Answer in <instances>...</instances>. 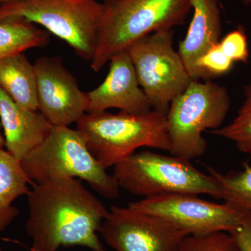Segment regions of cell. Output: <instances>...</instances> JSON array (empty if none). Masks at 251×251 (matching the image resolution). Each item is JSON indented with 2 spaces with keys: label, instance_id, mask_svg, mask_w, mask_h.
Wrapping results in <instances>:
<instances>
[{
  "label": "cell",
  "instance_id": "cell-1",
  "mask_svg": "<svg viewBox=\"0 0 251 251\" xmlns=\"http://www.w3.org/2000/svg\"><path fill=\"white\" fill-rule=\"evenodd\" d=\"M27 196L25 230L32 240L31 251L71 247L106 251L99 234L109 210L81 180L66 178L36 184Z\"/></svg>",
  "mask_w": 251,
  "mask_h": 251
},
{
  "label": "cell",
  "instance_id": "cell-2",
  "mask_svg": "<svg viewBox=\"0 0 251 251\" xmlns=\"http://www.w3.org/2000/svg\"><path fill=\"white\" fill-rule=\"evenodd\" d=\"M91 68L98 72L115 54L141 38L181 25L191 0H104Z\"/></svg>",
  "mask_w": 251,
  "mask_h": 251
},
{
  "label": "cell",
  "instance_id": "cell-3",
  "mask_svg": "<svg viewBox=\"0 0 251 251\" xmlns=\"http://www.w3.org/2000/svg\"><path fill=\"white\" fill-rule=\"evenodd\" d=\"M76 129L105 170L143 147L169 151L166 115L151 110L146 113H86Z\"/></svg>",
  "mask_w": 251,
  "mask_h": 251
},
{
  "label": "cell",
  "instance_id": "cell-4",
  "mask_svg": "<svg viewBox=\"0 0 251 251\" xmlns=\"http://www.w3.org/2000/svg\"><path fill=\"white\" fill-rule=\"evenodd\" d=\"M21 163L28 177L36 184L73 178L86 181L103 197H120L117 181L91 152L76 128L52 127L46 139Z\"/></svg>",
  "mask_w": 251,
  "mask_h": 251
},
{
  "label": "cell",
  "instance_id": "cell-5",
  "mask_svg": "<svg viewBox=\"0 0 251 251\" xmlns=\"http://www.w3.org/2000/svg\"><path fill=\"white\" fill-rule=\"evenodd\" d=\"M230 107L224 86L211 80H192L166 113L171 154L189 161L203 156L207 147L203 132L221 127Z\"/></svg>",
  "mask_w": 251,
  "mask_h": 251
},
{
  "label": "cell",
  "instance_id": "cell-6",
  "mask_svg": "<svg viewBox=\"0 0 251 251\" xmlns=\"http://www.w3.org/2000/svg\"><path fill=\"white\" fill-rule=\"evenodd\" d=\"M112 176L120 188L144 198L190 193L221 199L219 186L209 173L200 171L189 160L173 155L133 153L114 166Z\"/></svg>",
  "mask_w": 251,
  "mask_h": 251
},
{
  "label": "cell",
  "instance_id": "cell-7",
  "mask_svg": "<svg viewBox=\"0 0 251 251\" xmlns=\"http://www.w3.org/2000/svg\"><path fill=\"white\" fill-rule=\"evenodd\" d=\"M103 4L97 0H16L0 4V21L21 18L45 28L85 61L95 53Z\"/></svg>",
  "mask_w": 251,
  "mask_h": 251
},
{
  "label": "cell",
  "instance_id": "cell-8",
  "mask_svg": "<svg viewBox=\"0 0 251 251\" xmlns=\"http://www.w3.org/2000/svg\"><path fill=\"white\" fill-rule=\"evenodd\" d=\"M173 30L153 33L126 50L151 109L166 115L172 101L193 80L173 48Z\"/></svg>",
  "mask_w": 251,
  "mask_h": 251
},
{
  "label": "cell",
  "instance_id": "cell-9",
  "mask_svg": "<svg viewBox=\"0 0 251 251\" xmlns=\"http://www.w3.org/2000/svg\"><path fill=\"white\" fill-rule=\"evenodd\" d=\"M128 206L158 216L183 229L188 235L216 232L230 233L240 224L242 216V211L227 203L209 202L190 193L145 198L129 203Z\"/></svg>",
  "mask_w": 251,
  "mask_h": 251
},
{
  "label": "cell",
  "instance_id": "cell-10",
  "mask_svg": "<svg viewBox=\"0 0 251 251\" xmlns=\"http://www.w3.org/2000/svg\"><path fill=\"white\" fill-rule=\"evenodd\" d=\"M100 235L115 251H176L187 232L129 206H112Z\"/></svg>",
  "mask_w": 251,
  "mask_h": 251
},
{
  "label": "cell",
  "instance_id": "cell-11",
  "mask_svg": "<svg viewBox=\"0 0 251 251\" xmlns=\"http://www.w3.org/2000/svg\"><path fill=\"white\" fill-rule=\"evenodd\" d=\"M39 111L53 126H69L87 113V93L59 56H42L34 64Z\"/></svg>",
  "mask_w": 251,
  "mask_h": 251
},
{
  "label": "cell",
  "instance_id": "cell-12",
  "mask_svg": "<svg viewBox=\"0 0 251 251\" xmlns=\"http://www.w3.org/2000/svg\"><path fill=\"white\" fill-rule=\"evenodd\" d=\"M110 62L105 80L87 92V113H100L110 108L132 114L146 113L152 110L126 51L112 56Z\"/></svg>",
  "mask_w": 251,
  "mask_h": 251
},
{
  "label": "cell",
  "instance_id": "cell-13",
  "mask_svg": "<svg viewBox=\"0 0 251 251\" xmlns=\"http://www.w3.org/2000/svg\"><path fill=\"white\" fill-rule=\"evenodd\" d=\"M0 122L4 148L20 161L46 139L53 127L40 112L21 106L1 87Z\"/></svg>",
  "mask_w": 251,
  "mask_h": 251
},
{
  "label": "cell",
  "instance_id": "cell-14",
  "mask_svg": "<svg viewBox=\"0 0 251 251\" xmlns=\"http://www.w3.org/2000/svg\"><path fill=\"white\" fill-rule=\"evenodd\" d=\"M193 17L178 53L193 80H201L198 62L221 40V9L218 0H191Z\"/></svg>",
  "mask_w": 251,
  "mask_h": 251
},
{
  "label": "cell",
  "instance_id": "cell-15",
  "mask_svg": "<svg viewBox=\"0 0 251 251\" xmlns=\"http://www.w3.org/2000/svg\"><path fill=\"white\" fill-rule=\"evenodd\" d=\"M0 87L21 106L39 111L35 69L23 52L0 59Z\"/></svg>",
  "mask_w": 251,
  "mask_h": 251
},
{
  "label": "cell",
  "instance_id": "cell-16",
  "mask_svg": "<svg viewBox=\"0 0 251 251\" xmlns=\"http://www.w3.org/2000/svg\"><path fill=\"white\" fill-rule=\"evenodd\" d=\"M31 180L21 161L4 149H0V233L14 221L19 210L13 204L18 198L27 196Z\"/></svg>",
  "mask_w": 251,
  "mask_h": 251
},
{
  "label": "cell",
  "instance_id": "cell-17",
  "mask_svg": "<svg viewBox=\"0 0 251 251\" xmlns=\"http://www.w3.org/2000/svg\"><path fill=\"white\" fill-rule=\"evenodd\" d=\"M49 32L24 18L0 21V59L29 49L44 47L49 44Z\"/></svg>",
  "mask_w": 251,
  "mask_h": 251
},
{
  "label": "cell",
  "instance_id": "cell-18",
  "mask_svg": "<svg viewBox=\"0 0 251 251\" xmlns=\"http://www.w3.org/2000/svg\"><path fill=\"white\" fill-rule=\"evenodd\" d=\"M221 191V200L240 211L251 212V166L245 163L240 171L221 173L206 167Z\"/></svg>",
  "mask_w": 251,
  "mask_h": 251
},
{
  "label": "cell",
  "instance_id": "cell-19",
  "mask_svg": "<svg viewBox=\"0 0 251 251\" xmlns=\"http://www.w3.org/2000/svg\"><path fill=\"white\" fill-rule=\"evenodd\" d=\"M244 101L232 122L211 134L233 143L239 151L251 157V83L244 88Z\"/></svg>",
  "mask_w": 251,
  "mask_h": 251
},
{
  "label": "cell",
  "instance_id": "cell-20",
  "mask_svg": "<svg viewBox=\"0 0 251 251\" xmlns=\"http://www.w3.org/2000/svg\"><path fill=\"white\" fill-rule=\"evenodd\" d=\"M176 251H241L228 232H216L202 235H188Z\"/></svg>",
  "mask_w": 251,
  "mask_h": 251
},
{
  "label": "cell",
  "instance_id": "cell-21",
  "mask_svg": "<svg viewBox=\"0 0 251 251\" xmlns=\"http://www.w3.org/2000/svg\"><path fill=\"white\" fill-rule=\"evenodd\" d=\"M219 44L223 52L234 63H247L249 61V44L245 28L239 25L234 30L229 31Z\"/></svg>",
  "mask_w": 251,
  "mask_h": 251
},
{
  "label": "cell",
  "instance_id": "cell-22",
  "mask_svg": "<svg viewBox=\"0 0 251 251\" xmlns=\"http://www.w3.org/2000/svg\"><path fill=\"white\" fill-rule=\"evenodd\" d=\"M241 251H251V212L242 211L239 226L231 232Z\"/></svg>",
  "mask_w": 251,
  "mask_h": 251
},
{
  "label": "cell",
  "instance_id": "cell-23",
  "mask_svg": "<svg viewBox=\"0 0 251 251\" xmlns=\"http://www.w3.org/2000/svg\"><path fill=\"white\" fill-rule=\"evenodd\" d=\"M1 122H0V149H4L5 147L4 138L1 132Z\"/></svg>",
  "mask_w": 251,
  "mask_h": 251
},
{
  "label": "cell",
  "instance_id": "cell-24",
  "mask_svg": "<svg viewBox=\"0 0 251 251\" xmlns=\"http://www.w3.org/2000/svg\"><path fill=\"white\" fill-rule=\"evenodd\" d=\"M16 1V0H0V4H4V3L11 2V1Z\"/></svg>",
  "mask_w": 251,
  "mask_h": 251
},
{
  "label": "cell",
  "instance_id": "cell-25",
  "mask_svg": "<svg viewBox=\"0 0 251 251\" xmlns=\"http://www.w3.org/2000/svg\"><path fill=\"white\" fill-rule=\"evenodd\" d=\"M244 2L247 5H251V0H243Z\"/></svg>",
  "mask_w": 251,
  "mask_h": 251
},
{
  "label": "cell",
  "instance_id": "cell-26",
  "mask_svg": "<svg viewBox=\"0 0 251 251\" xmlns=\"http://www.w3.org/2000/svg\"><path fill=\"white\" fill-rule=\"evenodd\" d=\"M0 251H1V250H0Z\"/></svg>",
  "mask_w": 251,
  "mask_h": 251
}]
</instances>
